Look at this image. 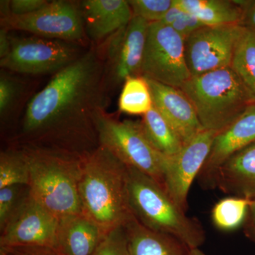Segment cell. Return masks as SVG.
Listing matches in <instances>:
<instances>
[{
    "label": "cell",
    "mask_w": 255,
    "mask_h": 255,
    "mask_svg": "<svg viewBox=\"0 0 255 255\" xmlns=\"http://www.w3.org/2000/svg\"><path fill=\"white\" fill-rule=\"evenodd\" d=\"M105 60L96 45L60 70L28 102L20 145L86 155L99 147L95 114L105 109Z\"/></svg>",
    "instance_id": "1"
},
{
    "label": "cell",
    "mask_w": 255,
    "mask_h": 255,
    "mask_svg": "<svg viewBox=\"0 0 255 255\" xmlns=\"http://www.w3.org/2000/svg\"><path fill=\"white\" fill-rule=\"evenodd\" d=\"M181 90L195 109L204 130L223 131L255 103L231 67L191 77Z\"/></svg>",
    "instance_id": "5"
},
{
    "label": "cell",
    "mask_w": 255,
    "mask_h": 255,
    "mask_svg": "<svg viewBox=\"0 0 255 255\" xmlns=\"http://www.w3.org/2000/svg\"><path fill=\"white\" fill-rule=\"evenodd\" d=\"M133 16L143 18L149 23L157 22L163 19L169 9L173 6L174 0H129Z\"/></svg>",
    "instance_id": "28"
},
{
    "label": "cell",
    "mask_w": 255,
    "mask_h": 255,
    "mask_svg": "<svg viewBox=\"0 0 255 255\" xmlns=\"http://www.w3.org/2000/svg\"><path fill=\"white\" fill-rule=\"evenodd\" d=\"M161 22L171 26L181 35L184 40L196 30L204 27V24L194 15L183 11L175 4L169 9Z\"/></svg>",
    "instance_id": "29"
},
{
    "label": "cell",
    "mask_w": 255,
    "mask_h": 255,
    "mask_svg": "<svg viewBox=\"0 0 255 255\" xmlns=\"http://www.w3.org/2000/svg\"><path fill=\"white\" fill-rule=\"evenodd\" d=\"M130 255H188L189 250L172 236L155 232L134 216L124 226Z\"/></svg>",
    "instance_id": "19"
},
{
    "label": "cell",
    "mask_w": 255,
    "mask_h": 255,
    "mask_svg": "<svg viewBox=\"0 0 255 255\" xmlns=\"http://www.w3.org/2000/svg\"><path fill=\"white\" fill-rule=\"evenodd\" d=\"M91 255H130L124 226L115 228L107 233Z\"/></svg>",
    "instance_id": "30"
},
{
    "label": "cell",
    "mask_w": 255,
    "mask_h": 255,
    "mask_svg": "<svg viewBox=\"0 0 255 255\" xmlns=\"http://www.w3.org/2000/svg\"><path fill=\"white\" fill-rule=\"evenodd\" d=\"M23 90L18 79L1 70L0 75V117L4 120L14 112Z\"/></svg>",
    "instance_id": "26"
},
{
    "label": "cell",
    "mask_w": 255,
    "mask_h": 255,
    "mask_svg": "<svg viewBox=\"0 0 255 255\" xmlns=\"http://www.w3.org/2000/svg\"><path fill=\"white\" fill-rule=\"evenodd\" d=\"M127 185L129 207L138 222L176 238L189 250L203 245L206 234L201 223L187 216L158 182L127 167Z\"/></svg>",
    "instance_id": "4"
},
{
    "label": "cell",
    "mask_w": 255,
    "mask_h": 255,
    "mask_svg": "<svg viewBox=\"0 0 255 255\" xmlns=\"http://www.w3.org/2000/svg\"><path fill=\"white\" fill-rule=\"evenodd\" d=\"M149 23L133 16L126 27L97 46L105 60L108 88L140 75Z\"/></svg>",
    "instance_id": "11"
},
{
    "label": "cell",
    "mask_w": 255,
    "mask_h": 255,
    "mask_svg": "<svg viewBox=\"0 0 255 255\" xmlns=\"http://www.w3.org/2000/svg\"><path fill=\"white\" fill-rule=\"evenodd\" d=\"M49 1L47 0H11L9 1L11 15H25L36 12L44 7Z\"/></svg>",
    "instance_id": "32"
},
{
    "label": "cell",
    "mask_w": 255,
    "mask_h": 255,
    "mask_svg": "<svg viewBox=\"0 0 255 255\" xmlns=\"http://www.w3.org/2000/svg\"><path fill=\"white\" fill-rule=\"evenodd\" d=\"M255 142V103L241 117L216 134L211 152L203 166L199 179L202 187L214 189V179L218 170L230 157Z\"/></svg>",
    "instance_id": "14"
},
{
    "label": "cell",
    "mask_w": 255,
    "mask_h": 255,
    "mask_svg": "<svg viewBox=\"0 0 255 255\" xmlns=\"http://www.w3.org/2000/svg\"><path fill=\"white\" fill-rule=\"evenodd\" d=\"M127 174V166L103 146L82 157V213L106 232L125 226L133 216L128 201Z\"/></svg>",
    "instance_id": "2"
},
{
    "label": "cell",
    "mask_w": 255,
    "mask_h": 255,
    "mask_svg": "<svg viewBox=\"0 0 255 255\" xmlns=\"http://www.w3.org/2000/svg\"><path fill=\"white\" fill-rule=\"evenodd\" d=\"M244 26H205L184 40L185 58L191 77L231 67Z\"/></svg>",
    "instance_id": "10"
},
{
    "label": "cell",
    "mask_w": 255,
    "mask_h": 255,
    "mask_svg": "<svg viewBox=\"0 0 255 255\" xmlns=\"http://www.w3.org/2000/svg\"><path fill=\"white\" fill-rule=\"evenodd\" d=\"M11 50V36L9 30L1 27L0 30V59L5 58Z\"/></svg>",
    "instance_id": "35"
},
{
    "label": "cell",
    "mask_w": 255,
    "mask_h": 255,
    "mask_svg": "<svg viewBox=\"0 0 255 255\" xmlns=\"http://www.w3.org/2000/svg\"><path fill=\"white\" fill-rule=\"evenodd\" d=\"M30 167L21 146L1 151L0 154V189L9 186L29 185Z\"/></svg>",
    "instance_id": "24"
},
{
    "label": "cell",
    "mask_w": 255,
    "mask_h": 255,
    "mask_svg": "<svg viewBox=\"0 0 255 255\" xmlns=\"http://www.w3.org/2000/svg\"><path fill=\"white\" fill-rule=\"evenodd\" d=\"M59 219L29 194L3 228L0 248L49 246L55 248Z\"/></svg>",
    "instance_id": "12"
},
{
    "label": "cell",
    "mask_w": 255,
    "mask_h": 255,
    "mask_svg": "<svg viewBox=\"0 0 255 255\" xmlns=\"http://www.w3.org/2000/svg\"><path fill=\"white\" fill-rule=\"evenodd\" d=\"M231 68L255 99V30L244 26Z\"/></svg>",
    "instance_id": "22"
},
{
    "label": "cell",
    "mask_w": 255,
    "mask_h": 255,
    "mask_svg": "<svg viewBox=\"0 0 255 255\" xmlns=\"http://www.w3.org/2000/svg\"><path fill=\"white\" fill-rule=\"evenodd\" d=\"M30 167V195L58 219L81 214L79 184L82 156L64 151L19 145Z\"/></svg>",
    "instance_id": "3"
},
{
    "label": "cell",
    "mask_w": 255,
    "mask_h": 255,
    "mask_svg": "<svg viewBox=\"0 0 255 255\" xmlns=\"http://www.w3.org/2000/svg\"><path fill=\"white\" fill-rule=\"evenodd\" d=\"M243 225L246 236L255 242V199L251 200L248 216Z\"/></svg>",
    "instance_id": "34"
},
{
    "label": "cell",
    "mask_w": 255,
    "mask_h": 255,
    "mask_svg": "<svg viewBox=\"0 0 255 255\" xmlns=\"http://www.w3.org/2000/svg\"><path fill=\"white\" fill-rule=\"evenodd\" d=\"M82 46L36 36H11V50L0 59L3 70L23 75L56 74L81 56Z\"/></svg>",
    "instance_id": "9"
},
{
    "label": "cell",
    "mask_w": 255,
    "mask_h": 255,
    "mask_svg": "<svg viewBox=\"0 0 255 255\" xmlns=\"http://www.w3.org/2000/svg\"><path fill=\"white\" fill-rule=\"evenodd\" d=\"M1 27L28 32L33 36L84 46L89 41L80 3L57 0L36 12L1 18Z\"/></svg>",
    "instance_id": "7"
},
{
    "label": "cell",
    "mask_w": 255,
    "mask_h": 255,
    "mask_svg": "<svg viewBox=\"0 0 255 255\" xmlns=\"http://www.w3.org/2000/svg\"><path fill=\"white\" fill-rule=\"evenodd\" d=\"M140 75L179 89L191 78L184 38L161 21L149 23Z\"/></svg>",
    "instance_id": "8"
},
{
    "label": "cell",
    "mask_w": 255,
    "mask_h": 255,
    "mask_svg": "<svg viewBox=\"0 0 255 255\" xmlns=\"http://www.w3.org/2000/svg\"><path fill=\"white\" fill-rule=\"evenodd\" d=\"M28 194V186L14 185L0 189V231Z\"/></svg>",
    "instance_id": "27"
},
{
    "label": "cell",
    "mask_w": 255,
    "mask_h": 255,
    "mask_svg": "<svg viewBox=\"0 0 255 255\" xmlns=\"http://www.w3.org/2000/svg\"><path fill=\"white\" fill-rule=\"evenodd\" d=\"M108 233L82 213L69 215L59 219L55 248L62 255H91Z\"/></svg>",
    "instance_id": "17"
},
{
    "label": "cell",
    "mask_w": 255,
    "mask_h": 255,
    "mask_svg": "<svg viewBox=\"0 0 255 255\" xmlns=\"http://www.w3.org/2000/svg\"><path fill=\"white\" fill-rule=\"evenodd\" d=\"M80 5L87 38L96 46L126 27L133 16L125 0H85Z\"/></svg>",
    "instance_id": "16"
},
{
    "label": "cell",
    "mask_w": 255,
    "mask_h": 255,
    "mask_svg": "<svg viewBox=\"0 0 255 255\" xmlns=\"http://www.w3.org/2000/svg\"><path fill=\"white\" fill-rule=\"evenodd\" d=\"M252 199L231 196L220 200L212 210L214 226L223 231H232L244 224Z\"/></svg>",
    "instance_id": "25"
},
{
    "label": "cell",
    "mask_w": 255,
    "mask_h": 255,
    "mask_svg": "<svg viewBox=\"0 0 255 255\" xmlns=\"http://www.w3.org/2000/svg\"><path fill=\"white\" fill-rule=\"evenodd\" d=\"M95 123L100 145L127 167L143 172L164 187L166 156L151 145L140 122L119 121L101 109L95 114Z\"/></svg>",
    "instance_id": "6"
},
{
    "label": "cell",
    "mask_w": 255,
    "mask_h": 255,
    "mask_svg": "<svg viewBox=\"0 0 255 255\" xmlns=\"http://www.w3.org/2000/svg\"><path fill=\"white\" fill-rule=\"evenodd\" d=\"M233 196L255 199V142L238 151L218 170L214 188Z\"/></svg>",
    "instance_id": "18"
},
{
    "label": "cell",
    "mask_w": 255,
    "mask_h": 255,
    "mask_svg": "<svg viewBox=\"0 0 255 255\" xmlns=\"http://www.w3.org/2000/svg\"><path fill=\"white\" fill-rule=\"evenodd\" d=\"M153 107L152 95L145 78L130 77L123 84L119 99V109L122 113L142 115Z\"/></svg>",
    "instance_id": "23"
},
{
    "label": "cell",
    "mask_w": 255,
    "mask_h": 255,
    "mask_svg": "<svg viewBox=\"0 0 255 255\" xmlns=\"http://www.w3.org/2000/svg\"><path fill=\"white\" fill-rule=\"evenodd\" d=\"M183 11L194 15L205 26L241 24L243 8L237 1L229 0H174Z\"/></svg>",
    "instance_id": "20"
},
{
    "label": "cell",
    "mask_w": 255,
    "mask_h": 255,
    "mask_svg": "<svg viewBox=\"0 0 255 255\" xmlns=\"http://www.w3.org/2000/svg\"><path fill=\"white\" fill-rule=\"evenodd\" d=\"M188 255H205V254L202 251H201L199 248H195V249L189 250Z\"/></svg>",
    "instance_id": "36"
},
{
    "label": "cell",
    "mask_w": 255,
    "mask_h": 255,
    "mask_svg": "<svg viewBox=\"0 0 255 255\" xmlns=\"http://www.w3.org/2000/svg\"><path fill=\"white\" fill-rule=\"evenodd\" d=\"M153 107L177 132L184 145L204 130L195 109L181 89L146 78Z\"/></svg>",
    "instance_id": "15"
},
{
    "label": "cell",
    "mask_w": 255,
    "mask_h": 255,
    "mask_svg": "<svg viewBox=\"0 0 255 255\" xmlns=\"http://www.w3.org/2000/svg\"><path fill=\"white\" fill-rule=\"evenodd\" d=\"M0 255H62L53 247L12 246L0 248Z\"/></svg>",
    "instance_id": "31"
},
{
    "label": "cell",
    "mask_w": 255,
    "mask_h": 255,
    "mask_svg": "<svg viewBox=\"0 0 255 255\" xmlns=\"http://www.w3.org/2000/svg\"><path fill=\"white\" fill-rule=\"evenodd\" d=\"M140 122L151 145L162 155L173 156L184 147L177 132L155 107L144 114Z\"/></svg>",
    "instance_id": "21"
},
{
    "label": "cell",
    "mask_w": 255,
    "mask_h": 255,
    "mask_svg": "<svg viewBox=\"0 0 255 255\" xmlns=\"http://www.w3.org/2000/svg\"><path fill=\"white\" fill-rule=\"evenodd\" d=\"M216 132L204 130L173 156H166L164 187L169 196L184 211L194 179L209 157Z\"/></svg>",
    "instance_id": "13"
},
{
    "label": "cell",
    "mask_w": 255,
    "mask_h": 255,
    "mask_svg": "<svg viewBox=\"0 0 255 255\" xmlns=\"http://www.w3.org/2000/svg\"><path fill=\"white\" fill-rule=\"evenodd\" d=\"M244 14L242 25L255 30V1H237Z\"/></svg>",
    "instance_id": "33"
}]
</instances>
